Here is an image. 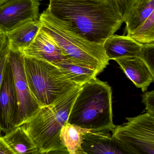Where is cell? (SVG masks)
Here are the masks:
<instances>
[{
    "label": "cell",
    "mask_w": 154,
    "mask_h": 154,
    "mask_svg": "<svg viewBox=\"0 0 154 154\" xmlns=\"http://www.w3.org/2000/svg\"><path fill=\"white\" fill-rule=\"evenodd\" d=\"M48 8L88 40L103 44L123 24V20L107 2L90 0H49Z\"/></svg>",
    "instance_id": "cell-1"
},
{
    "label": "cell",
    "mask_w": 154,
    "mask_h": 154,
    "mask_svg": "<svg viewBox=\"0 0 154 154\" xmlns=\"http://www.w3.org/2000/svg\"><path fill=\"white\" fill-rule=\"evenodd\" d=\"M68 123L94 132H105L114 128L112 90L107 83L95 77L82 85Z\"/></svg>",
    "instance_id": "cell-2"
},
{
    "label": "cell",
    "mask_w": 154,
    "mask_h": 154,
    "mask_svg": "<svg viewBox=\"0 0 154 154\" xmlns=\"http://www.w3.org/2000/svg\"><path fill=\"white\" fill-rule=\"evenodd\" d=\"M41 29L61 49L66 57L101 72L109 65L103 44L88 40L66 22L54 16L48 8L40 14Z\"/></svg>",
    "instance_id": "cell-3"
},
{
    "label": "cell",
    "mask_w": 154,
    "mask_h": 154,
    "mask_svg": "<svg viewBox=\"0 0 154 154\" xmlns=\"http://www.w3.org/2000/svg\"><path fill=\"white\" fill-rule=\"evenodd\" d=\"M81 87L75 88L52 104L40 107L23 124L41 154L68 153L61 142L60 132L68 122L71 109Z\"/></svg>",
    "instance_id": "cell-4"
},
{
    "label": "cell",
    "mask_w": 154,
    "mask_h": 154,
    "mask_svg": "<svg viewBox=\"0 0 154 154\" xmlns=\"http://www.w3.org/2000/svg\"><path fill=\"white\" fill-rule=\"evenodd\" d=\"M24 66L30 91L40 107L54 103L81 86L72 82L57 66L24 55Z\"/></svg>",
    "instance_id": "cell-5"
},
{
    "label": "cell",
    "mask_w": 154,
    "mask_h": 154,
    "mask_svg": "<svg viewBox=\"0 0 154 154\" xmlns=\"http://www.w3.org/2000/svg\"><path fill=\"white\" fill-rule=\"evenodd\" d=\"M115 126L112 137L126 154H154V116L146 112Z\"/></svg>",
    "instance_id": "cell-6"
},
{
    "label": "cell",
    "mask_w": 154,
    "mask_h": 154,
    "mask_svg": "<svg viewBox=\"0 0 154 154\" xmlns=\"http://www.w3.org/2000/svg\"><path fill=\"white\" fill-rule=\"evenodd\" d=\"M23 58L24 55L22 53L9 49L8 60L12 69L18 104L16 127L22 126L26 123L40 107L29 89L25 73Z\"/></svg>",
    "instance_id": "cell-7"
},
{
    "label": "cell",
    "mask_w": 154,
    "mask_h": 154,
    "mask_svg": "<svg viewBox=\"0 0 154 154\" xmlns=\"http://www.w3.org/2000/svg\"><path fill=\"white\" fill-rule=\"evenodd\" d=\"M18 111L13 73L8 60L0 88V135L2 132L8 133L16 128Z\"/></svg>",
    "instance_id": "cell-8"
},
{
    "label": "cell",
    "mask_w": 154,
    "mask_h": 154,
    "mask_svg": "<svg viewBox=\"0 0 154 154\" xmlns=\"http://www.w3.org/2000/svg\"><path fill=\"white\" fill-rule=\"evenodd\" d=\"M39 0H11L0 5V28L6 32L26 20H38Z\"/></svg>",
    "instance_id": "cell-9"
},
{
    "label": "cell",
    "mask_w": 154,
    "mask_h": 154,
    "mask_svg": "<svg viewBox=\"0 0 154 154\" xmlns=\"http://www.w3.org/2000/svg\"><path fill=\"white\" fill-rule=\"evenodd\" d=\"M114 60L119 64L127 77L142 91H146L154 81V74L141 57H124Z\"/></svg>",
    "instance_id": "cell-10"
},
{
    "label": "cell",
    "mask_w": 154,
    "mask_h": 154,
    "mask_svg": "<svg viewBox=\"0 0 154 154\" xmlns=\"http://www.w3.org/2000/svg\"><path fill=\"white\" fill-rule=\"evenodd\" d=\"M21 53L26 56L43 59L56 65L66 58L61 49L41 29L33 42Z\"/></svg>",
    "instance_id": "cell-11"
},
{
    "label": "cell",
    "mask_w": 154,
    "mask_h": 154,
    "mask_svg": "<svg viewBox=\"0 0 154 154\" xmlns=\"http://www.w3.org/2000/svg\"><path fill=\"white\" fill-rule=\"evenodd\" d=\"M105 54L109 60L128 56L141 57L145 46L128 35H114L103 44Z\"/></svg>",
    "instance_id": "cell-12"
},
{
    "label": "cell",
    "mask_w": 154,
    "mask_h": 154,
    "mask_svg": "<svg viewBox=\"0 0 154 154\" xmlns=\"http://www.w3.org/2000/svg\"><path fill=\"white\" fill-rule=\"evenodd\" d=\"M41 28L39 20H29L5 32L9 50L21 53L33 42Z\"/></svg>",
    "instance_id": "cell-13"
},
{
    "label": "cell",
    "mask_w": 154,
    "mask_h": 154,
    "mask_svg": "<svg viewBox=\"0 0 154 154\" xmlns=\"http://www.w3.org/2000/svg\"><path fill=\"white\" fill-rule=\"evenodd\" d=\"M82 147L83 154H126L111 136L105 132H85L83 135Z\"/></svg>",
    "instance_id": "cell-14"
},
{
    "label": "cell",
    "mask_w": 154,
    "mask_h": 154,
    "mask_svg": "<svg viewBox=\"0 0 154 154\" xmlns=\"http://www.w3.org/2000/svg\"><path fill=\"white\" fill-rule=\"evenodd\" d=\"M3 138L13 154H40V149L29 135L23 125L16 127L8 133Z\"/></svg>",
    "instance_id": "cell-15"
},
{
    "label": "cell",
    "mask_w": 154,
    "mask_h": 154,
    "mask_svg": "<svg viewBox=\"0 0 154 154\" xmlns=\"http://www.w3.org/2000/svg\"><path fill=\"white\" fill-rule=\"evenodd\" d=\"M57 66L72 82L79 85L96 77L100 73L94 68L66 57Z\"/></svg>",
    "instance_id": "cell-16"
},
{
    "label": "cell",
    "mask_w": 154,
    "mask_h": 154,
    "mask_svg": "<svg viewBox=\"0 0 154 154\" xmlns=\"http://www.w3.org/2000/svg\"><path fill=\"white\" fill-rule=\"evenodd\" d=\"M154 11V0H133L129 13L124 21L127 35L139 26Z\"/></svg>",
    "instance_id": "cell-17"
},
{
    "label": "cell",
    "mask_w": 154,
    "mask_h": 154,
    "mask_svg": "<svg viewBox=\"0 0 154 154\" xmlns=\"http://www.w3.org/2000/svg\"><path fill=\"white\" fill-rule=\"evenodd\" d=\"M89 131L67 122L62 128L60 139L68 154H82L83 135Z\"/></svg>",
    "instance_id": "cell-18"
},
{
    "label": "cell",
    "mask_w": 154,
    "mask_h": 154,
    "mask_svg": "<svg viewBox=\"0 0 154 154\" xmlns=\"http://www.w3.org/2000/svg\"><path fill=\"white\" fill-rule=\"evenodd\" d=\"M128 35L143 45H154V11Z\"/></svg>",
    "instance_id": "cell-19"
},
{
    "label": "cell",
    "mask_w": 154,
    "mask_h": 154,
    "mask_svg": "<svg viewBox=\"0 0 154 154\" xmlns=\"http://www.w3.org/2000/svg\"><path fill=\"white\" fill-rule=\"evenodd\" d=\"M142 102L146 106L147 112L154 116V91L145 93L142 96Z\"/></svg>",
    "instance_id": "cell-20"
},
{
    "label": "cell",
    "mask_w": 154,
    "mask_h": 154,
    "mask_svg": "<svg viewBox=\"0 0 154 154\" xmlns=\"http://www.w3.org/2000/svg\"><path fill=\"white\" fill-rule=\"evenodd\" d=\"M8 53L9 48L7 45V46L3 50L1 56L0 57V88L2 84L5 66L8 60Z\"/></svg>",
    "instance_id": "cell-21"
},
{
    "label": "cell",
    "mask_w": 154,
    "mask_h": 154,
    "mask_svg": "<svg viewBox=\"0 0 154 154\" xmlns=\"http://www.w3.org/2000/svg\"><path fill=\"white\" fill-rule=\"evenodd\" d=\"M133 0H112L113 6L119 10L125 9L128 8L132 3Z\"/></svg>",
    "instance_id": "cell-22"
},
{
    "label": "cell",
    "mask_w": 154,
    "mask_h": 154,
    "mask_svg": "<svg viewBox=\"0 0 154 154\" xmlns=\"http://www.w3.org/2000/svg\"><path fill=\"white\" fill-rule=\"evenodd\" d=\"M0 154H13L5 142L3 137L0 135Z\"/></svg>",
    "instance_id": "cell-23"
},
{
    "label": "cell",
    "mask_w": 154,
    "mask_h": 154,
    "mask_svg": "<svg viewBox=\"0 0 154 154\" xmlns=\"http://www.w3.org/2000/svg\"><path fill=\"white\" fill-rule=\"evenodd\" d=\"M8 45L6 33L0 28V57Z\"/></svg>",
    "instance_id": "cell-24"
},
{
    "label": "cell",
    "mask_w": 154,
    "mask_h": 154,
    "mask_svg": "<svg viewBox=\"0 0 154 154\" xmlns=\"http://www.w3.org/2000/svg\"><path fill=\"white\" fill-rule=\"evenodd\" d=\"M90 1H96V2H107V3H109L112 6V0H90Z\"/></svg>",
    "instance_id": "cell-25"
},
{
    "label": "cell",
    "mask_w": 154,
    "mask_h": 154,
    "mask_svg": "<svg viewBox=\"0 0 154 154\" xmlns=\"http://www.w3.org/2000/svg\"><path fill=\"white\" fill-rule=\"evenodd\" d=\"M9 1L11 0H0V5H2Z\"/></svg>",
    "instance_id": "cell-26"
}]
</instances>
